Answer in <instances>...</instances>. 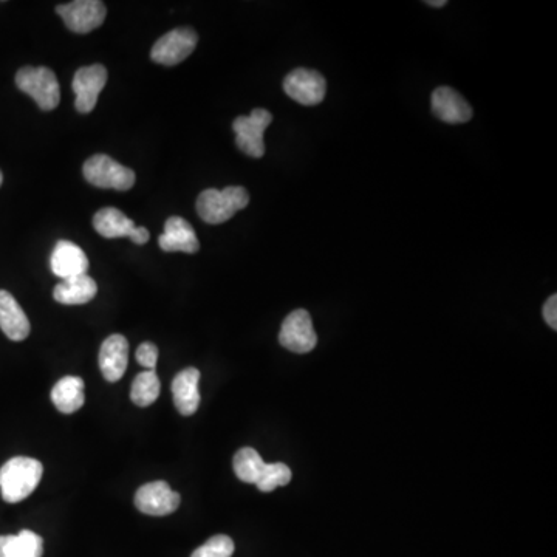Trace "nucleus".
<instances>
[{
	"instance_id": "f257e3e1",
	"label": "nucleus",
	"mask_w": 557,
	"mask_h": 557,
	"mask_svg": "<svg viewBox=\"0 0 557 557\" xmlns=\"http://www.w3.org/2000/svg\"><path fill=\"white\" fill-rule=\"evenodd\" d=\"M44 466L30 457H14L0 468V494L7 503H19L41 483Z\"/></svg>"
},
{
	"instance_id": "f03ea898",
	"label": "nucleus",
	"mask_w": 557,
	"mask_h": 557,
	"mask_svg": "<svg viewBox=\"0 0 557 557\" xmlns=\"http://www.w3.org/2000/svg\"><path fill=\"white\" fill-rule=\"evenodd\" d=\"M250 194L242 186L222 189H206L197 199V212L209 225H220L233 219L236 212L247 208Z\"/></svg>"
},
{
	"instance_id": "7ed1b4c3",
	"label": "nucleus",
	"mask_w": 557,
	"mask_h": 557,
	"mask_svg": "<svg viewBox=\"0 0 557 557\" xmlns=\"http://www.w3.org/2000/svg\"><path fill=\"white\" fill-rule=\"evenodd\" d=\"M16 86L30 95L41 110H55L61 101L58 78L47 67H22L16 75Z\"/></svg>"
},
{
	"instance_id": "20e7f679",
	"label": "nucleus",
	"mask_w": 557,
	"mask_h": 557,
	"mask_svg": "<svg viewBox=\"0 0 557 557\" xmlns=\"http://www.w3.org/2000/svg\"><path fill=\"white\" fill-rule=\"evenodd\" d=\"M84 177L90 185L101 189H115V191H129L134 188L135 172L109 155L98 154L84 163Z\"/></svg>"
},
{
	"instance_id": "39448f33",
	"label": "nucleus",
	"mask_w": 557,
	"mask_h": 557,
	"mask_svg": "<svg viewBox=\"0 0 557 557\" xmlns=\"http://www.w3.org/2000/svg\"><path fill=\"white\" fill-rule=\"evenodd\" d=\"M273 121V115L265 109H254L248 117H237L233 123L236 144L248 157L265 155L264 134Z\"/></svg>"
},
{
	"instance_id": "423d86ee",
	"label": "nucleus",
	"mask_w": 557,
	"mask_h": 557,
	"mask_svg": "<svg viewBox=\"0 0 557 557\" xmlns=\"http://www.w3.org/2000/svg\"><path fill=\"white\" fill-rule=\"evenodd\" d=\"M199 42V36L192 28H175L161 36L152 47L151 58L157 64L172 67L185 61Z\"/></svg>"
},
{
	"instance_id": "0eeeda50",
	"label": "nucleus",
	"mask_w": 557,
	"mask_h": 557,
	"mask_svg": "<svg viewBox=\"0 0 557 557\" xmlns=\"http://www.w3.org/2000/svg\"><path fill=\"white\" fill-rule=\"evenodd\" d=\"M279 342L285 349L299 353V355L315 349L318 344V335H316L313 321L307 310H302V308L294 310L285 318L281 333H279Z\"/></svg>"
},
{
	"instance_id": "6e6552de",
	"label": "nucleus",
	"mask_w": 557,
	"mask_h": 557,
	"mask_svg": "<svg viewBox=\"0 0 557 557\" xmlns=\"http://www.w3.org/2000/svg\"><path fill=\"white\" fill-rule=\"evenodd\" d=\"M56 13L73 33L86 35L104 24L107 11L100 0H75L56 7Z\"/></svg>"
},
{
	"instance_id": "1a4fd4ad",
	"label": "nucleus",
	"mask_w": 557,
	"mask_h": 557,
	"mask_svg": "<svg viewBox=\"0 0 557 557\" xmlns=\"http://www.w3.org/2000/svg\"><path fill=\"white\" fill-rule=\"evenodd\" d=\"M284 90L291 100L302 106H318L324 101L327 83L316 70L296 69L285 76Z\"/></svg>"
},
{
	"instance_id": "9d476101",
	"label": "nucleus",
	"mask_w": 557,
	"mask_h": 557,
	"mask_svg": "<svg viewBox=\"0 0 557 557\" xmlns=\"http://www.w3.org/2000/svg\"><path fill=\"white\" fill-rule=\"evenodd\" d=\"M96 233L106 239L129 237L137 245H144L149 240V231L144 226H135L134 220L117 208H103L93 217Z\"/></svg>"
},
{
	"instance_id": "9b49d317",
	"label": "nucleus",
	"mask_w": 557,
	"mask_h": 557,
	"mask_svg": "<svg viewBox=\"0 0 557 557\" xmlns=\"http://www.w3.org/2000/svg\"><path fill=\"white\" fill-rule=\"evenodd\" d=\"M107 83V70L104 65L93 64L81 67L73 78V92H75V107L79 113H90L98 103V96L103 92Z\"/></svg>"
},
{
	"instance_id": "f8f14e48",
	"label": "nucleus",
	"mask_w": 557,
	"mask_h": 557,
	"mask_svg": "<svg viewBox=\"0 0 557 557\" xmlns=\"http://www.w3.org/2000/svg\"><path fill=\"white\" fill-rule=\"evenodd\" d=\"M135 506L147 516H168L180 506V494L161 480L146 483L135 494Z\"/></svg>"
},
{
	"instance_id": "ddd939ff",
	"label": "nucleus",
	"mask_w": 557,
	"mask_h": 557,
	"mask_svg": "<svg viewBox=\"0 0 557 557\" xmlns=\"http://www.w3.org/2000/svg\"><path fill=\"white\" fill-rule=\"evenodd\" d=\"M50 267L55 276L61 277L62 281H65L70 277L87 274L89 259L83 248H79L69 240H59L50 257Z\"/></svg>"
},
{
	"instance_id": "4468645a",
	"label": "nucleus",
	"mask_w": 557,
	"mask_h": 557,
	"mask_svg": "<svg viewBox=\"0 0 557 557\" xmlns=\"http://www.w3.org/2000/svg\"><path fill=\"white\" fill-rule=\"evenodd\" d=\"M431 103L435 117L445 123H468L472 118V109L468 101L451 87H438L434 90Z\"/></svg>"
},
{
	"instance_id": "2eb2a0df",
	"label": "nucleus",
	"mask_w": 557,
	"mask_h": 557,
	"mask_svg": "<svg viewBox=\"0 0 557 557\" xmlns=\"http://www.w3.org/2000/svg\"><path fill=\"white\" fill-rule=\"evenodd\" d=\"M158 245L166 253L194 254L200 250L199 237L191 223L182 217H171L165 225V233L158 237Z\"/></svg>"
},
{
	"instance_id": "dca6fc26",
	"label": "nucleus",
	"mask_w": 557,
	"mask_h": 557,
	"mask_svg": "<svg viewBox=\"0 0 557 557\" xmlns=\"http://www.w3.org/2000/svg\"><path fill=\"white\" fill-rule=\"evenodd\" d=\"M129 364V342L123 335H112L100 349V369L109 383H117Z\"/></svg>"
},
{
	"instance_id": "f3484780",
	"label": "nucleus",
	"mask_w": 557,
	"mask_h": 557,
	"mask_svg": "<svg viewBox=\"0 0 557 557\" xmlns=\"http://www.w3.org/2000/svg\"><path fill=\"white\" fill-rule=\"evenodd\" d=\"M200 372L195 367H188L175 376L172 381V397L177 411L183 417H191L200 406L199 392Z\"/></svg>"
},
{
	"instance_id": "a211bd4d",
	"label": "nucleus",
	"mask_w": 557,
	"mask_h": 557,
	"mask_svg": "<svg viewBox=\"0 0 557 557\" xmlns=\"http://www.w3.org/2000/svg\"><path fill=\"white\" fill-rule=\"evenodd\" d=\"M0 329L11 341H24L31 332L30 321L13 294L0 290Z\"/></svg>"
},
{
	"instance_id": "6ab92c4d",
	"label": "nucleus",
	"mask_w": 557,
	"mask_h": 557,
	"mask_svg": "<svg viewBox=\"0 0 557 557\" xmlns=\"http://www.w3.org/2000/svg\"><path fill=\"white\" fill-rule=\"evenodd\" d=\"M86 384L79 376H64L52 389V401L62 414H75L86 401Z\"/></svg>"
},
{
	"instance_id": "aec40b11",
	"label": "nucleus",
	"mask_w": 557,
	"mask_h": 557,
	"mask_svg": "<svg viewBox=\"0 0 557 557\" xmlns=\"http://www.w3.org/2000/svg\"><path fill=\"white\" fill-rule=\"evenodd\" d=\"M98 293V285L92 277L83 276L70 277L65 281L59 282L53 291V298L59 304L64 305H83L92 301Z\"/></svg>"
},
{
	"instance_id": "412c9836",
	"label": "nucleus",
	"mask_w": 557,
	"mask_h": 557,
	"mask_svg": "<svg viewBox=\"0 0 557 557\" xmlns=\"http://www.w3.org/2000/svg\"><path fill=\"white\" fill-rule=\"evenodd\" d=\"M44 540L30 530L18 536H0V557H42Z\"/></svg>"
},
{
	"instance_id": "4be33fe9",
	"label": "nucleus",
	"mask_w": 557,
	"mask_h": 557,
	"mask_svg": "<svg viewBox=\"0 0 557 557\" xmlns=\"http://www.w3.org/2000/svg\"><path fill=\"white\" fill-rule=\"evenodd\" d=\"M233 465L239 480L253 483V485H257L260 480L264 479L268 468V463H265L264 458L260 457L259 452L253 448H243L237 451V454L234 455Z\"/></svg>"
},
{
	"instance_id": "5701e85b",
	"label": "nucleus",
	"mask_w": 557,
	"mask_h": 557,
	"mask_svg": "<svg viewBox=\"0 0 557 557\" xmlns=\"http://www.w3.org/2000/svg\"><path fill=\"white\" fill-rule=\"evenodd\" d=\"M160 390V378H158L155 370H146V372L140 373L132 383L130 398L137 406H151L160 397Z\"/></svg>"
},
{
	"instance_id": "b1692460",
	"label": "nucleus",
	"mask_w": 557,
	"mask_h": 557,
	"mask_svg": "<svg viewBox=\"0 0 557 557\" xmlns=\"http://www.w3.org/2000/svg\"><path fill=\"white\" fill-rule=\"evenodd\" d=\"M291 482V469L284 463H268L264 479L257 483V488L262 493H271L279 486L288 485Z\"/></svg>"
},
{
	"instance_id": "393cba45",
	"label": "nucleus",
	"mask_w": 557,
	"mask_h": 557,
	"mask_svg": "<svg viewBox=\"0 0 557 557\" xmlns=\"http://www.w3.org/2000/svg\"><path fill=\"white\" fill-rule=\"evenodd\" d=\"M233 553V539L219 534V536L211 537L202 547L197 548L191 557H231Z\"/></svg>"
},
{
	"instance_id": "a878e982",
	"label": "nucleus",
	"mask_w": 557,
	"mask_h": 557,
	"mask_svg": "<svg viewBox=\"0 0 557 557\" xmlns=\"http://www.w3.org/2000/svg\"><path fill=\"white\" fill-rule=\"evenodd\" d=\"M137 361L147 370H155L158 361V349L152 342H143L137 350Z\"/></svg>"
},
{
	"instance_id": "bb28decb",
	"label": "nucleus",
	"mask_w": 557,
	"mask_h": 557,
	"mask_svg": "<svg viewBox=\"0 0 557 557\" xmlns=\"http://www.w3.org/2000/svg\"><path fill=\"white\" fill-rule=\"evenodd\" d=\"M544 318L551 329H557V296L553 294L544 305Z\"/></svg>"
},
{
	"instance_id": "cd10ccee",
	"label": "nucleus",
	"mask_w": 557,
	"mask_h": 557,
	"mask_svg": "<svg viewBox=\"0 0 557 557\" xmlns=\"http://www.w3.org/2000/svg\"><path fill=\"white\" fill-rule=\"evenodd\" d=\"M426 4H428L429 7L441 8L445 7V5H448V2H446V0H429V2H426Z\"/></svg>"
},
{
	"instance_id": "c85d7f7f",
	"label": "nucleus",
	"mask_w": 557,
	"mask_h": 557,
	"mask_svg": "<svg viewBox=\"0 0 557 557\" xmlns=\"http://www.w3.org/2000/svg\"><path fill=\"white\" fill-rule=\"evenodd\" d=\"M2 182H4V175L0 172V186H2Z\"/></svg>"
}]
</instances>
